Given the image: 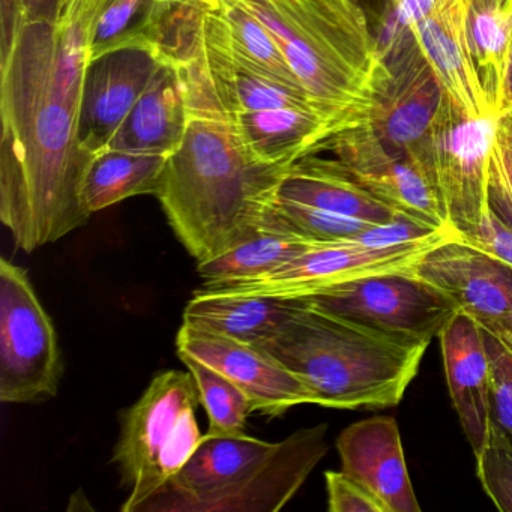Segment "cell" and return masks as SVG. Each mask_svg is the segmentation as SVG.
<instances>
[{
    "instance_id": "1",
    "label": "cell",
    "mask_w": 512,
    "mask_h": 512,
    "mask_svg": "<svg viewBox=\"0 0 512 512\" xmlns=\"http://www.w3.org/2000/svg\"><path fill=\"white\" fill-rule=\"evenodd\" d=\"M55 23H23L2 53L0 220L26 253L79 229L95 155L79 137L82 100L53 76Z\"/></svg>"
},
{
    "instance_id": "2",
    "label": "cell",
    "mask_w": 512,
    "mask_h": 512,
    "mask_svg": "<svg viewBox=\"0 0 512 512\" xmlns=\"http://www.w3.org/2000/svg\"><path fill=\"white\" fill-rule=\"evenodd\" d=\"M289 169L254 158L226 118L190 115L155 196L176 238L202 262L238 244L262 221Z\"/></svg>"
},
{
    "instance_id": "3",
    "label": "cell",
    "mask_w": 512,
    "mask_h": 512,
    "mask_svg": "<svg viewBox=\"0 0 512 512\" xmlns=\"http://www.w3.org/2000/svg\"><path fill=\"white\" fill-rule=\"evenodd\" d=\"M301 299L298 310L260 349L296 374L317 406H397L415 380L430 341L389 334Z\"/></svg>"
},
{
    "instance_id": "4",
    "label": "cell",
    "mask_w": 512,
    "mask_h": 512,
    "mask_svg": "<svg viewBox=\"0 0 512 512\" xmlns=\"http://www.w3.org/2000/svg\"><path fill=\"white\" fill-rule=\"evenodd\" d=\"M269 29L307 94L329 115L365 109L379 46L356 0H239Z\"/></svg>"
},
{
    "instance_id": "5",
    "label": "cell",
    "mask_w": 512,
    "mask_h": 512,
    "mask_svg": "<svg viewBox=\"0 0 512 512\" xmlns=\"http://www.w3.org/2000/svg\"><path fill=\"white\" fill-rule=\"evenodd\" d=\"M199 404L193 374L166 370L155 374L142 397L122 412L112 457L128 491L122 512H140L190 460L203 437L196 418Z\"/></svg>"
},
{
    "instance_id": "6",
    "label": "cell",
    "mask_w": 512,
    "mask_h": 512,
    "mask_svg": "<svg viewBox=\"0 0 512 512\" xmlns=\"http://www.w3.org/2000/svg\"><path fill=\"white\" fill-rule=\"evenodd\" d=\"M377 46L380 61L370 98L355 116L367 122L389 149L434 178L431 127L445 91L410 29Z\"/></svg>"
},
{
    "instance_id": "7",
    "label": "cell",
    "mask_w": 512,
    "mask_h": 512,
    "mask_svg": "<svg viewBox=\"0 0 512 512\" xmlns=\"http://www.w3.org/2000/svg\"><path fill=\"white\" fill-rule=\"evenodd\" d=\"M451 239H460L454 227L401 244H373L364 233L343 241L316 242L271 274L203 289L281 299L310 298L329 287L370 275L413 274L431 250Z\"/></svg>"
},
{
    "instance_id": "8",
    "label": "cell",
    "mask_w": 512,
    "mask_h": 512,
    "mask_svg": "<svg viewBox=\"0 0 512 512\" xmlns=\"http://www.w3.org/2000/svg\"><path fill=\"white\" fill-rule=\"evenodd\" d=\"M58 335L28 272L0 259V401L26 404L58 394Z\"/></svg>"
},
{
    "instance_id": "9",
    "label": "cell",
    "mask_w": 512,
    "mask_h": 512,
    "mask_svg": "<svg viewBox=\"0 0 512 512\" xmlns=\"http://www.w3.org/2000/svg\"><path fill=\"white\" fill-rule=\"evenodd\" d=\"M497 119H470L443 97L431 127L434 182L449 226L475 235L490 211L488 166Z\"/></svg>"
},
{
    "instance_id": "10",
    "label": "cell",
    "mask_w": 512,
    "mask_h": 512,
    "mask_svg": "<svg viewBox=\"0 0 512 512\" xmlns=\"http://www.w3.org/2000/svg\"><path fill=\"white\" fill-rule=\"evenodd\" d=\"M320 152H331L353 182L398 214L428 226H449L431 173L389 149L362 119L352 115L340 122L320 143Z\"/></svg>"
},
{
    "instance_id": "11",
    "label": "cell",
    "mask_w": 512,
    "mask_h": 512,
    "mask_svg": "<svg viewBox=\"0 0 512 512\" xmlns=\"http://www.w3.org/2000/svg\"><path fill=\"white\" fill-rule=\"evenodd\" d=\"M323 310L382 329L430 341L460 313L457 302L416 272L370 275L310 296Z\"/></svg>"
},
{
    "instance_id": "12",
    "label": "cell",
    "mask_w": 512,
    "mask_h": 512,
    "mask_svg": "<svg viewBox=\"0 0 512 512\" xmlns=\"http://www.w3.org/2000/svg\"><path fill=\"white\" fill-rule=\"evenodd\" d=\"M416 274L445 290L461 313L512 355V269L460 239H451L431 250Z\"/></svg>"
},
{
    "instance_id": "13",
    "label": "cell",
    "mask_w": 512,
    "mask_h": 512,
    "mask_svg": "<svg viewBox=\"0 0 512 512\" xmlns=\"http://www.w3.org/2000/svg\"><path fill=\"white\" fill-rule=\"evenodd\" d=\"M328 424L299 428L248 473L211 496L187 500L175 512H277L301 490L328 452Z\"/></svg>"
},
{
    "instance_id": "14",
    "label": "cell",
    "mask_w": 512,
    "mask_h": 512,
    "mask_svg": "<svg viewBox=\"0 0 512 512\" xmlns=\"http://www.w3.org/2000/svg\"><path fill=\"white\" fill-rule=\"evenodd\" d=\"M176 349L229 377L248 395L253 412L278 418L292 407L316 404L305 383L260 347L182 323Z\"/></svg>"
},
{
    "instance_id": "15",
    "label": "cell",
    "mask_w": 512,
    "mask_h": 512,
    "mask_svg": "<svg viewBox=\"0 0 512 512\" xmlns=\"http://www.w3.org/2000/svg\"><path fill=\"white\" fill-rule=\"evenodd\" d=\"M163 61L151 47H125L89 64L83 80L79 137L92 155L106 151Z\"/></svg>"
},
{
    "instance_id": "16",
    "label": "cell",
    "mask_w": 512,
    "mask_h": 512,
    "mask_svg": "<svg viewBox=\"0 0 512 512\" xmlns=\"http://www.w3.org/2000/svg\"><path fill=\"white\" fill-rule=\"evenodd\" d=\"M335 445L341 470L370 488L389 512L421 511L407 472L400 428L392 416L349 425Z\"/></svg>"
},
{
    "instance_id": "17",
    "label": "cell",
    "mask_w": 512,
    "mask_h": 512,
    "mask_svg": "<svg viewBox=\"0 0 512 512\" xmlns=\"http://www.w3.org/2000/svg\"><path fill=\"white\" fill-rule=\"evenodd\" d=\"M275 443L247 434H206L185 466L140 512H175L187 500L211 496L247 478Z\"/></svg>"
},
{
    "instance_id": "18",
    "label": "cell",
    "mask_w": 512,
    "mask_h": 512,
    "mask_svg": "<svg viewBox=\"0 0 512 512\" xmlns=\"http://www.w3.org/2000/svg\"><path fill=\"white\" fill-rule=\"evenodd\" d=\"M439 340L452 403L473 454H479L491 421V365L484 331L460 311Z\"/></svg>"
},
{
    "instance_id": "19",
    "label": "cell",
    "mask_w": 512,
    "mask_h": 512,
    "mask_svg": "<svg viewBox=\"0 0 512 512\" xmlns=\"http://www.w3.org/2000/svg\"><path fill=\"white\" fill-rule=\"evenodd\" d=\"M409 29L449 100L467 118H493L467 46L464 0H440Z\"/></svg>"
},
{
    "instance_id": "20",
    "label": "cell",
    "mask_w": 512,
    "mask_h": 512,
    "mask_svg": "<svg viewBox=\"0 0 512 512\" xmlns=\"http://www.w3.org/2000/svg\"><path fill=\"white\" fill-rule=\"evenodd\" d=\"M242 145L257 160L275 166H292L316 155L320 143L337 128L344 116L317 109H280L241 112L226 118Z\"/></svg>"
},
{
    "instance_id": "21",
    "label": "cell",
    "mask_w": 512,
    "mask_h": 512,
    "mask_svg": "<svg viewBox=\"0 0 512 512\" xmlns=\"http://www.w3.org/2000/svg\"><path fill=\"white\" fill-rule=\"evenodd\" d=\"M188 122L184 80L175 65L164 64L107 149L169 157L184 140Z\"/></svg>"
},
{
    "instance_id": "22",
    "label": "cell",
    "mask_w": 512,
    "mask_h": 512,
    "mask_svg": "<svg viewBox=\"0 0 512 512\" xmlns=\"http://www.w3.org/2000/svg\"><path fill=\"white\" fill-rule=\"evenodd\" d=\"M301 298L236 295L200 289L184 310V323L208 329L248 346L262 347L278 334L301 305Z\"/></svg>"
},
{
    "instance_id": "23",
    "label": "cell",
    "mask_w": 512,
    "mask_h": 512,
    "mask_svg": "<svg viewBox=\"0 0 512 512\" xmlns=\"http://www.w3.org/2000/svg\"><path fill=\"white\" fill-rule=\"evenodd\" d=\"M277 197L373 224H388L404 217L353 182L334 158L317 155L290 166Z\"/></svg>"
},
{
    "instance_id": "24",
    "label": "cell",
    "mask_w": 512,
    "mask_h": 512,
    "mask_svg": "<svg viewBox=\"0 0 512 512\" xmlns=\"http://www.w3.org/2000/svg\"><path fill=\"white\" fill-rule=\"evenodd\" d=\"M314 244L290 226L272 203L262 221L238 244L218 256L197 262V274L203 278V287L263 277Z\"/></svg>"
},
{
    "instance_id": "25",
    "label": "cell",
    "mask_w": 512,
    "mask_h": 512,
    "mask_svg": "<svg viewBox=\"0 0 512 512\" xmlns=\"http://www.w3.org/2000/svg\"><path fill=\"white\" fill-rule=\"evenodd\" d=\"M203 38L241 64L305 91L274 35L239 0L205 8Z\"/></svg>"
},
{
    "instance_id": "26",
    "label": "cell",
    "mask_w": 512,
    "mask_h": 512,
    "mask_svg": "<svg viewBox=\"0 0 512 512\" xmlns=\"http://www.w3.org/2000/svg\"><path fill=\"white\" fill-rule=\"evenodd\" d=\"M464 28L488 109L499 118L512 46V0H464Z\"/></svg>"
},
{
    "instance_id": "27",
    "label": "cell",
    "mask_w": 512,
    "mask_h": 512,
    "mask_svg": "<svg viewBox=\"0 0 512 512\" xmlns=\"http://www.w3.org/2000/svg\"><path fill=\"white\" fill-rule=\"evenodd\" d=\"M167 155L106 149L95 155L82 188L89 214L103 211L130 197L157 194Z\"/></svg>"
},
{
    "instance_id": "28",
    "label": "cell",
    "mask_w": 512,
    "mask_h": 512,
    "mask_svg": "<svg viewBox=\"0 0 512 512\" xmlns=\"http://www.w3.org/2000/svg\"><path fill=\"white\" fill-rule=\"evenodd\" d=\"M170 0H109L92 43L91 62L125 47H151L152 35Z\"/></svg>"
},
{
    "instance_id": "29",
    "label": "cell",
    "mask_w": 512,
    "mask_h": 512,
    "mask_svg": "<svg viewBox=\"0 0 512 512\" xmlns=\"http://www.w3.org/2000/svg\"><path fill=\"white\" fill-rule=\"evenodd\" d=\"M182 364L193 374L200 404L209 416V434H242L253 412L248 395L235 382L200 359L178 352Z\"/></svg>"
},
{
    "instance_id": "30",
    "label": "cell",
    "mask_w": 512,
    "mask_h": 512,
    "mask_svg": "<svg viewBox=\"0 0 512 512\" xmlns=\"http://www.w3.org/2000/svg\"><path fill=\"white\" fill-rule=\"evenodd\" d=\"M476 458V473L485 494L499 511L512 512V439L491 419Z\"/></svg>"
},
{
    "instance_id": "31",
    "label": "cell",
    "mask_w": 512,
    "mask_h": 512,
    "mask_svg": "<svg viewBox=\"0 0 512 512\" xmlns=\"http://www.w3.org/2000/svg\"><path fill=\"white\" fill-rule=\"evenodd\" d=\"M274 208L290 226L295 227L301 235L314 242L343 241V239L355 238L371 227L380 226L359 218L332 214L313 206L281 200L278 197L275 199Z\"/></svg>"
},
{
    "instance_id": "32",
    "label": "cell",
    "mask_w": 512,
    "mask_h": 512,
    "mask_svg": "<svg viewBox=\"0 0 512 512\" xmlns=\"http://www.w3.org/2000/svg\"><path fill=\"white\" fill-rule=\"evenodd\" d=\"M493 211L512 227V115L499 116L488 166Z\"/></svg>"
},
{
    "instance_id": "33",
    "label": "cell",
    "mask_w": 512,
    "mask_h": 512,
    "mask_svg": "<svg viewBox=\"0 0 512 512\" xmlns=\"http://www.w3.org/2000/svg\"><path fill=\"white\" fill-rule=\"evenodd\" d=\"M485 346L491 365V419L512 439V355L488 334Z\"/></svg>"
},
{
    "instance_id": "34",
    "label": "cell",
    "mask_w": 512,
    "mask_h": 512,
    "mask_svg": "<svg viewBox=\"0 0 512 512\" xmlns=\"http://www.w3.org/2000/svg\"><path fill=\"white\" fill-rule=\"evenodd\" d=\"M325 484L329 512H389L370 488L343 470H326Z\"/></svg>"
},
{
    "instance_id": "35",
    "label": "cell",
    "mask_w": 512,
    "mask_h": 512,
    "mask_svg": "<svg viewBox=\"0 0 512 512\" xmlns=\"http://www.w3.org/2000/svg\"><path fill=\"white\" fill-rule=\"evenodd\" d=\"M67 0H2V53L23 23H56Z\"/></svg>"
},
{
    "instance_id": "36",
    "label": "cell",
    "mask_w": 512,
    "mask_h": 512,
    "mask_svg": "<svg viewBox=\"0 0 512 512\" xmlns=\"http://www.w3.org/2000/svg\"><path fill=\"white\" fill-rule=\"evenodd\" d=\"M460 241L478 248L482 253L512 269V227L506 224L493 208L488 211L478 232Z\"/></svg>"
},
{
    "instance_id": "37",
    "label": "cell",
    "mask_w": 512,
    "mask_h": 512,
    "mask_svg": "<svg viewBox=\"0 0 512 512\" xmlns=\"http://www.w3.org/2000/svg\"><path fill=\"white\" fill-rule=\"evenodd\" d=\"M440 0H389L386 5L383 32L377 43H385L395 35L409 29L419 20L424 19Z\"/></svg>"
},
{
    "instance_id": "38",
    "label": "cell",
    "mask_w": 512,
    "mask_h": 512,
    "mask_svg": "<svg viewBox=\"0 0 512 512\" xmlns=\"http://www.w3.org/2000/svg\"><path fill=\"white\" fill-rule=\"evenodd\" d=\"M512 115V46L506 61L505 82H503V101L500 116Z\"/></svg>"
},
{
    "instance_id": "39",
    "label": "cell",
    "mask_w": 512,
    "mask_h": 512,
    "mask_svg": "<svg viewBox=\"0 0 512 512\" xmlns=\"http://www.w3.org/2000/svg\"><path fill=\"white\" fill-rule=\"evenodd\" d=\"M193 2H199V4L208 5V7H214L220 0H193Z\"/></svg>"
}]
</instances>
